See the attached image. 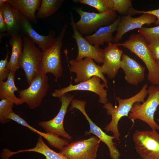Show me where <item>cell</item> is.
I'll use <instances>...</instances> for the list:
<instances>
[{"mask_svg":"<svg viewBox=\"0 0 159 159\" xmlns=\"http://www.w3.org/2000/svg\"><path fill=\"white\" fill-rule=\"evenodd\" d=\"M148 85L145 84L140 90L133 96L125 99L117 97L116 99L118 103L117 107H114L110 102L104 104L103 107L106 110L108 115H111V120L105 127L107 132H112L115 139L120 140V134L118 124L120 119L124 116H128L134 104L137 102L143 103L148 95Z\"/></svg>","mask_w":159,"mask_h":159,"instance_id":"obj_1","label":"cell"},{"mask_svg":"<svg viewBox=\"0 0 159 159\" xmlns=\"http://www.w3.org/2000/svg\"><path fill=\"white\" fill-rule=\"evenodd\" d=\"M129 50L143 62L148 71L147 79L152 85H159V67L153 58L148 43L141 34H132L128 39L122 43H118Z\"/></svg>","mask_w":159,"mask_h":159,"instance_id":"obj_2","label":"cell"},{"mask_svg":"<svg viewBox=\"0 0 159 159\" xmlns=\"http://www.w3.org/2000/svg\"><path fill=\"white\" fill-rule=\"evenodd\" d=\"M148 97L141 103L133 105L129 115L132 120H139L146 123L152 130H159V125L155 121L154 114L159 106V85H151L148 88Z\"/></svg>","mask_w":159,"mask_h":159,"instance_id":"obj_3","label":"cell"},{"mask_svg":"<svg viewBox=\"0 0 159 159\" xmlns=\"http://www.w3.org/2000/svg\"><path fill=\"white\" fill-rule=\"evenodd\" d=\"M76 11L80 19L75 22V25L82 36L92 34L99 28L111 24L118 17L117 12L113 10L97 13L85 11L79 8L76 9Z\"/></svg>","mask_w":159,"mask_h":159,"instance_id":"obj_4","label":"cell"},{"mask_svg":"<svg viewBox=\"0 0 159 159\" xmlns=\"http://www.w3.org/2000/svg\"><path fill=\"white\" fill-rule=\"evenodd\" d=\"M68 28V24L64 23L58 35L54 38L49 47L42 52L40 72L46 75L52 73L56 79L62 74L63 68L61 63V50L63 40Z\"/></svg>","mask_w":159,"mask_h":159,"instance_id":"obj_5","label":"cell"},{"mask_svg":"<svg viewBox=\"0 0 159 159\" xmlns=\"http://www.w3.org/2000/svg\"><path fill=\"white\" fill-rule=\"evenodd\" d=\"M23 50L19 66L24 71L29 86L40 72L42 52L26 36L22 37Z\"/></svg>","mask_w":159,"mask_h":159,"instance_id":"obj_6","label":"cell"},{"mask_svg":"<svg viewBox=\"0 0 159 159\" xmlns=\"http://www.w3.org/2000/svg\"><path fill=\"white\" fill-rule=\"evenodd\" d=\"M133 141L137 153L142 159H159V133L156 130H136Z\"/></svg>","mask_w":159,"mask_h":159,"instance_id":"obj_7","label":"cell"},{"mask_svg":"<svg viewBox=\"0 0 159 159\" xmlns=\"http://www.w3.org/2000/svg\"><path fill=\"white\" fill-rule=\"evenodd\" d=\"M100 142L97 136H92L69 143L60 153L69 159H95Z\"/></svg>","mask_w":159,"mask_h":159,"instance_id":"obj_8","label":"cell"},{"mask_svg":"<svg viewBox=\"0 0 159 159\" xmlns=\"http://www.w3.org/2000/svg\"><path fill=\"white\" fill-rule=\"evenodd\" d=\"M48 77L39 73L29 87L19 91V98L32 109L38 107L49 89Z\"/></svg>","mask_w":159,"mask_h":159,"instance_id":"obj_9","label":"cell"},{"mask_svg":"<svg viewBox=\"0 0 159 159\" xmlns=\"http://www.w3.org/2000/svg\"><path fill=\"white\" fill-rule=\"evenodd\" d=\"M74 97V96L67 93L59 97L62 105L57 115L50 120L39 122V125L47 133L53 134L58 137H62L67 140H71L72 137L65 130L63 122L65 115L67 112L68 107Z\"/></svg>","mask_w":159,"mask_h":159,"instance_id":"obj_10","label":"cell"},{"mask_svg":"<svg viewBox=\"0 0 159 159\" xmlns=\"http://www.w3.org/2000/svg\"><path fill=\"white\" fill-rule=\"evenodd\" d=\"M69 62L70 71L76 74L74 79L75 83L85 81L96 76L100 77L108 88L107 81L102 72L101 67L96 64L92 59L86 57L79 61L71 59Z\"/></svg>","mask_w":159,"mask_h":159,"instance_id":"obj_11","label":"cell"},{"mask_svg":"<svg viewBox=\"0 0 159 159\" xmlns=\"http://www.w3.org/2000/svg\"><path fill=\"white\" fill-rule=\"evenodd\" d=\"M86 101L73 100L71 102V106L69 110L74 108L78 109L84 115L88 121L90 125V130L86 132L85 134H93L97 136L101 142L104 143L108 147L111 159H120V154L115 146V143L113 141L115 139L113 136L107 135L102 129L95 124L90 119L85 110Z\"/></svg>","mask_w":159,"mask_h":159,"instance_id":"obj_12","label":"cell"},{"mask_svg":"<svg viewBox=\"0 0 159 159\" xmlns=\"http://www.w3.org/2000/svg\"><path fill=\"white\" fill-rule=\"evenodd\" d=\"M101 79L98 77L94 76L90 80L81 82L76 85L70 84L68 86L59 89H56L52 93V96L60 97L67 92L75 90L90 91L97 94L99 97V102L104 105L108 101L107 97V88L104 83L101 84Z\"/></svg>","mask_w":159,"mask_h":159,"instance_id":"obj_13","label":"cell"},{"mask_svg":"<svg viewBox=\"0 0 159 159\" xmlns=\"http://www.w3.org/2000/svg\"><path fill=\"white\" fill-rule=\"evenodd\" d=\"M70 23L73 31L72 38L75 40L78 49V53L75 60L79 61L83 58L92 59L96 62L102 63L103 49L99 46L89 43L78 32L75 25L72 13L70 12Z\"/></svg>","mask_w":159,"mask_h":159,"instance_id":"obj_14","label":"cell"},{"mask_svg":"<svg viewBox=\"0 0 159 159\" xmlns=\"http://www.w3.org/2000/svg\"><path fill=\"white\" fill-rule=\"evenodd\" d=\"M118 43H110L103 49V64L101 66L102 73L112 79L115 78L120 68L123 53Z\"/></svg>","mask_w":159,"mask_h":159,"instance_id":"obj_15","label":"cell"},{"mask_svg":"<svg viewBox=\"0 0 159 159\" xmlns=\"http://www.w3.org/2000/svg\"><path fill=\"white\" fill-rule=\"evenodd\" d=\"M156 20L155 16L146 13L142 14L136 17H133L131 15L123 16L121 18L113 42H118L127 32L137 28L140 29L144 25H150L155 23Z\"/></svg>","mask_w":159,"mask_h":159,"instance_id":"obj_16","label":"cell"},{"mask_svg":"<svg viewBox=\"0 0 159 159\" xmlns=\"http://www.w3.org/2000/svg\"><path fill=\"white\" fill-rule=\"evenodd\" d=\"M120 68L124 72L125 80L129 85H137L145 79V67L127 54L122 55Z\"/></svg>","mask_w":159,"mask_h":159,"instance_id":"obj_17","label":"cell"},{"mask_svg":"<svg viewBox=\"0 0 159 159\" xmlns=\"http://www.w3.org/2000/svg\"><path fill=\"white\" fill-rule=\"evenodd\" d=\"M20 14L22 36L28 37L35 44H37L42 52L44 51L49 47L55 38L54 32L50 30L47 35H40L33 29L29 19L23 14Z\"/></svg>","mask_w":159,"mask_h":159,"instance_id":"obj_18","label":"cell"},{"mask_svg":"<svg viewBox=\"0 0 159 159\" xmlns=\"http://www.w3.org/2000/svg\"><path fill=\"white\" fill-rule=\"evenodd\" d=\"M1 8L3 19L7 29V37L10 38L21 35V18L20 12L11 5L6 2Z\"/></svg>","mask_w":159,"mask_h":159,"instance_id":"obj_19","label":"cell"},{"mask_svg":"<svg viewBox=\"0 0 159 159\" xmlns=\"http://www.w3.org/2000/svg\"><path fill=\"white\" fill-rule=\"evenodd\" d=\"M121 18L120 16H118L117 19L111 24L99 28L92 34L85 36L84 38L92 45L100 46L105 43H112L114 38L113 34L117 31Z\"/></svg>","mask_w":159,"mask_h":159,"instance_id":"obj_20","label":"cell"},{"mask_svg":"<svg viewBox=\"0 0 159 159\" xmlns=\"http://www.w3.org/2000/svg\"><path fill=\"white\" fill-rule=\"evenodd\" d=\"M8 117L10 120H12L20 125L28 128L31 131L43 137L50 145L60 150L69 144L67 139L60 138L59 137L52 134L44 133L38 130L31 126L24 119L14 112L13 111L9 113Z\"/></svg>","mask_w":159,"mask_h":159,"instance_id":"obj_21","label":"cell"},{"mask_svg":"<svg viewBox=\"0 0 159 159\" xmlns=\"http://www.w3.org/2000/svg\"><path fill=\"white\" fill-rule=\"evenodd\" d=\"M41 2V0H7L6 1L33 23L37 22L35 12L38 10Z\"/></svg>","mask_w":159,"mask_h":159,"instance_id":"obj_22","label":"cell"},{"mask_svg":"<svg viewBox=\"0 0 159 159\" xmlns=\"http://www.w3.org/2000/svg\"><path fill=\"white\" fill-rule=\"evenodd\" d=\"M35 152L41 154L46 159H69L60 153L56 152L51 149L44 142L42 137L39 135L35 146L33 148L24 150H19L16 152H12L8 149L5 152L6 157L9 159L12 155L17 153L24 152Z\"/></svg>","mask_w":159,"mask_h":159,"instance_id":"obj_23","label":"cell"},{"mask_svg":"<svg viewBox=\"0 0 159 159\" xmlns=\"http://www.w3.org/2000/svg\"><path fill=\"white\" fill-rule=\"evenodd\" d=\"M15 75V74L11 72L6 81L0 82V99H6L18 105L24 102L14 94L16 91H19L14 83Z\"/></svg>","mask_w":159,"mask_h":159,"instance_id":"obj_24","label":"cell"},{"mask_svg":"<svg viewBox=\"0 0 159 159\" xmlns=\"http://www.w3.org/2000/svg\"><path fill=\"white\" fill-rule=\"evenodd\" d=\"M22 36L18 35L10 38L9 44L11 47V53L7 66L11 72L15 74L20 68L19 60L23 50Z\"/></svg>","mask_w":159,"mask_h":159,"instance_id":"obj_25","label":"cell"},{"mask_svg":"<svg viewBox=\"0 0 159 159\" xmlns=\"http://www.w3.org/2000/svg\"><path fill=\"white\" fill-rule=\"evenodd\" d=\"M63 0H42L37 14V19L47 18L55 13L62 4Z\"/></svg>","mask_w":159,"mask_h":159,"instance_id":"obj_26","label":"cell"},{"mask_svg":"<svg viewBox=\"0 0 159 159\" xmlns=\"http://www.w3.org/2000/svg\"><path fill=\"white\" fill-rule=\"evenodd\" d=\"M74 1L87 5L102 13L112 10V0H75Z\"/></svg>","mask_w":159,"mask_h":159,"instance_id":"obj_27","label":"cell"},{"mask_svg":"<svg viewBox=\"0 0 159 159\" xmlns=\"http://www.w3.org/2000/svg\"><path fill=\"white\" fill-rule=\"evenodd\" d=\"M112 10L117 12L123 16L135 14V9L132 7L131 0H112Z\"/></svg>","mask_w":159,"mask_h":159,"instance_id":"obj_28","label":"cell"},{"mask_svg":"<svg viewBox=\"0 0 159 159\" xmlns=\"http://www.w3.org/2000/svg\"><path fill=\"white\" fill-rule=\"evenodd\" d=\"M14 104L5 99H1L0 101V122L4 124L9 122L10 119L8 117L9 113L13 111Z\"/></svg>","mask_w":159,"mask_h":159,"instance_id":"obj_29","label":"cell"},{"mask_svg":"<svg viewBox=\"0 0 159 159\" xmlns=\"http://www.w3.org/2000/svg\"><path fill=\"white\" fill-rule=\"evenodd\" d=\"M138 32L142 35L147 42L151 40L159 38V25L150 28L142 27L138 29Z\"/></svg>","mask_w":159,"mask_h":159,"instance_id":"obj_30","label":"cell"},{"mask_svg":"<svg viewBox=\"0 0 159 159\" xmlns=\"http://www.w3.org/2000/svg\"><path fill=\"white\" fill-rule=\"evenodd\" d=\"M6 46L7 50L6 56L4 59H1L0 60V82L7 79L11 72L7 66L9 51L7 43Z\"/></svg>","mask_w":159,"mask_h":159,"instance_id":"obj_31","label":"cell"},{"mask_svg":"<svg viewBox=\"0 0 159 159\" xmlns=\"http://www.w3.org/2000/svg\"><path fill=\"white\" fill-rule=\"evenodd\" d=\"M151 54L154 60L159 59V38L151 40L148 42Z\"/></svg>","mask_w":159,"mask_h":159,"instance_id":"obj_32","label":"cell"},{"mask_svg":"<svg viewBox=\"0 0 159 159\" xmlns=\"http://www.w3.org/2000/svg\"><path fill=\"white\" fill-rule=\"evenodd\" d=\"M7 29L2 15V10L0 8V41L2 37H7Z\"/></svg>","mask_w":159,"mask_h":159,"instance_id":"obj_33","label":"cell"},{"mask_svg":"<svg viewBox=\"0 0 159 159\" xmlns=\"http://www.w3.org/2000/svg\"><path fill=\"white\" fill-rule=\"evenodd\" d=\"M135 14H137L146 13L153 15L157 19L155 22V24L159 25V9L149 11H139L135 9Z\"/></svg>","mask_w":159,"mask_h":159,"instance_id":"obj_34","label":"cell"},{"mask_svg":"<svg viewBox=\"0 0 159 159\" xmlns=\"http://www.w3.org/2000/svg\"><path fill=\"white\" fill-rule=\"evenodd\" d=\"M7 0H0V8L2 7L5 5Z\"/></svg>","mask_w":159,"mask_h":159,"instance_id":"obj_35","label":"cell"},{"mask_svg":"<svg viewBox=\"0 0 159 159\" xmlns=\"http://www.w3.org/2000/svg\"><path fill=\"white\" fill-rule=\"evenodd\" d=\"M156 63L158 65V66L159 67V59L157 60V61H156Z\"/></svg>","mask_w":159,"mask_h":159,"instance_id":"obj_36","label":"cell"},{"mask_svg":"<svg viewBox=\"0 0 159 159\" xmlns=\"http://www.w3.org/2000/svg\"><path fill=\"white\" fill-rule=\"evenodd\" d=\"M139 159H141V158H139Z\"/></svg>","mask_w":159,"mask_h":159,"instance_id":"obj_37","label":"cell"}]
</instances>
